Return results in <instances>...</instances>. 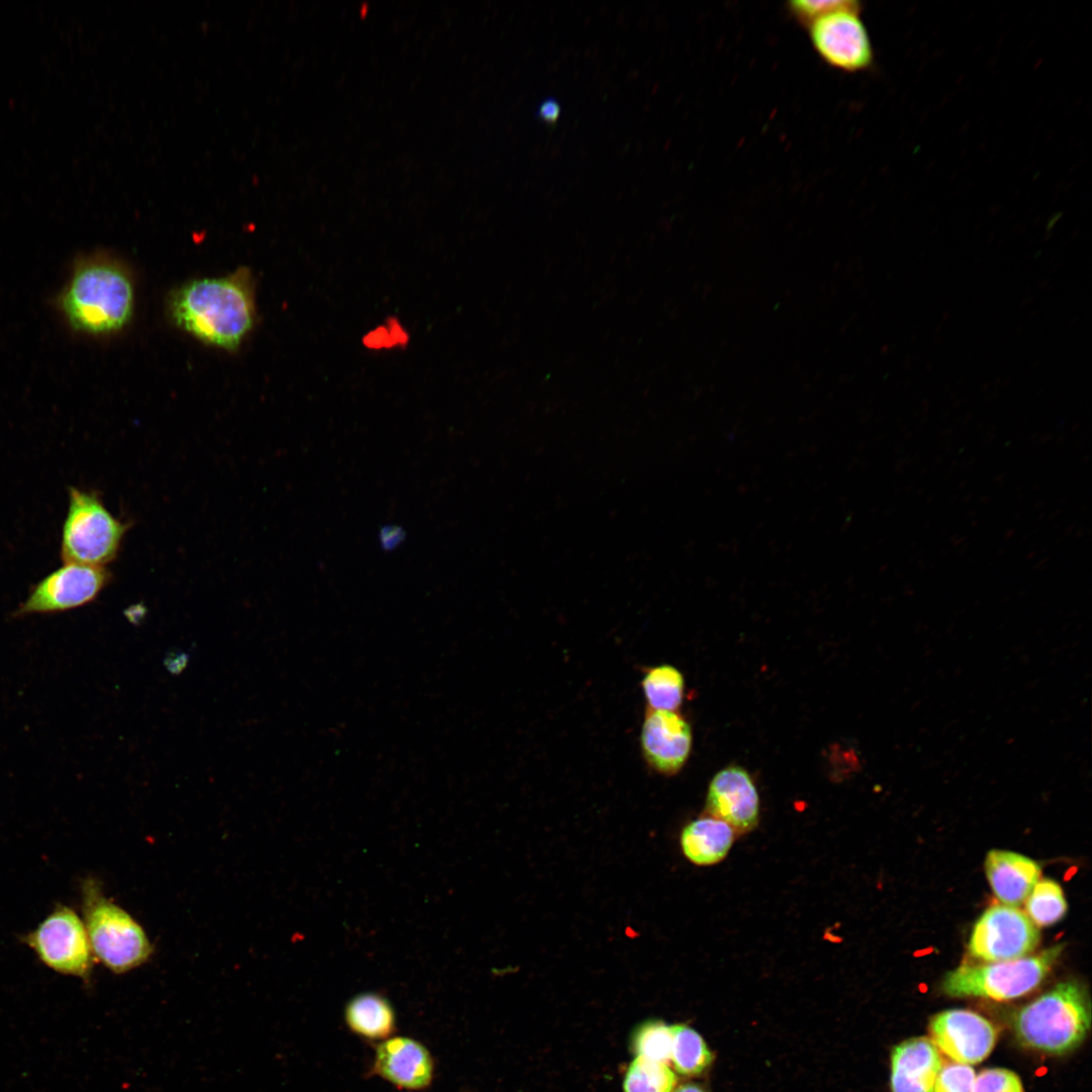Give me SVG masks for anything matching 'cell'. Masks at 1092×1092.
Instances as JSON below:
<instances>
[{
  "label": "cell",
  "mask_w": 1092,
  "mask_h": 1092,
  "mask_svg": "<svg viewBox=\"0 0 1092 1092\" xmlns=\"http://www.w3.org/2000/svg\"><path fill=\"white\" fill-rule=\"evenodd\" d=\"M170 311L175 323L196 339L234 350L250 333L255 322V300L249 272L192 280L171 297Z\"/></svg>",
  "instance_id": "cell-1"
},
{
  "label": "cell",
  "mask_w": 1092,
  "mask_h": 1092,
  "mask_svg": "<svg viewBox=\"0 0 1092 1092\" xmlns=\"http://www.w3.org/2000/svg\"><path fill=\"white\" fill-rule=\"evenodd\" d=\"M134 289L127 270L107 258L79 262L59 297V308L75 332L106 336L132 316Z\"/></svg>",
  "instance_id": "cell-2"
},
{
  "label": "cell",
  "mask_w": 1092,
  "mask_h": 1092,
  "mask_svg": "<svg viewBox=\"0 0 1092 1092\" xmlns=\"http://www.w3.org/2000/svg\"><path fill=\"white\" fill-rule=\"evenodd\" d=\"M1090 1019L1085 988L1076 981H1066L1017 1010L1012 1017V1029L1026 1048L1064 1055L1084 1040Z\"/></svg>",
  "instance_id": "cell-3"
},
{
  "label": "cell",
  "mask_w": 1092,
  "mask_h": 1092,
  "mask_svg": "<svg viewBox=\"0 0 1092 1092\" xmlns=\"http://www.w3.org/2000/svg\"><path fill=\"white\" fill-rule=\"evenodd\" d=\"M83 913L93 956L111 972L124 974L152 957L154 947L143 927L104 897L93 880L83 886Z\"/></svg>",
  "instance_id": "cell-4"
},
{
  "label": "cell",
  "mask_w": 1092,
  "mask_h": 1092,
  "mask_svg": "<svg viewBox=\"0 0 1092 1092\" xmlns=\"http://www.w3.org/2000/svg\"><path fill=\"white\" fill-rule=\"evenodd\" d=\"M1064 950L1059 943L1035 956L980 965H962L948 972L942 991L951 997H980L1005 1001L1024 996L1037 988L1058 963Z\"/></svg>",
  "instance_id": "cell-5"
},
{
  "label": "cell",
  "mask_w": 1092,
  "mask_h": 1092,
  "mask_svg": "<svg viewBox=\"0 0 1092 1092\" xmlns=\"http://www.w3.org/2000/svg\"><path fill=\"white\" fill-rule=\"evenodd\" d=\"M129 527L107 510L96 492L70 487L62 558L66 563L103 566L116 558Z\"/></svg>",
  "instance_id": "cell-6"
},
{
  "label": "cell",
  "mask_w": 1092,
  "mask_h": 1092,
  "mask_svg": "<svg viewBox=\"0 0 1092 1092\" xmlns=\"http://www.w3.org/2000/svg\"><path fill=\"white\" fill-rule=\"evenodd\" d=\"M861 12V2L852 0L848 6L805 27L813 50L827 66L844 73L864 72L873 67L874 47Z\"/></svg>",
  "instance_id": "cell-7"
},
{
  "label": "cell",
  "mask_w": 1092,
  "mask_h": 1092,
  "mask_svg": "<svg viewBox=\"0 0 1092 1092\" xmlns=\"http://www.w3.org/2000/svg\"><path fill=\"white\" fill-rule=\"evenodd\" d=\"M25 942L52 970L90 979L93 952L84 921L71 908L60 905L30 933Z\"/></svg>",
  "instance_id": "cell-8"
},
{
  "label": "cell",
  "mask_w": 1092,
  "mask_h": 1092,
  "mask_svg": "<svg viewBox=\"0 0 1092 1092\" xmlns=\"http://www.w3.org/2000/svg\"><path fill=\"white\" fill-rule=\"evenodd\" d=\"M1040 939L1038 927L1015 906L996 904L976 921L968 944L972 958L996 963L1026 957Z\"/></svg>",
  "instance_id": "cell-9"
},
{
  "label": "cell",
  "mask_w": 1092,
  "mask_h": 1092,
  "mask_svg": "<svg viewBox=\"0 0 1092 1092\" xmlns=\"http://www.w3.org/2000/svg\"><path fill=\"white\" fill-rule=\"evenodd\" d=\"M110 578L103 566L66 563L37 583L19 612H54L83 606L93 601Z\"/></svg>",
  "instance_id": "cell-10"
},
{
  "label": "cell",
  "mask_w": 1092,
  "mask_h": 1092,
  "mask_svg": "<svg viewBox=\"0 0 1092 1092\" xmlns=\"http://www.w3.org/2000/svg\"><path fill=\"white\" fill-rule=\"evenodd\" d=\"M932 1042L956 1063L978 1064L992 1052L997 1037L994 1025L966 1009H948L931 1018Z\"/></svg>",
  "instance_id": "cell-11"
},
{
  "label": "cell",
  "mask_w": 1092,
  "mask_h": 1092,
  "mask_svg": "<svg viewBox=\"0 0 1092 1092\" xmlns=\"http://www.w3.org/2000/svg\"><path fill=\"white\" fill-rule=\"evenodd\" d=\"M692 744L691 725L677 711H646L640 748L651 769L663 776L677 774L690 756Z\"/></svg>",
  "instance_id": "cell-12"
},
{
  "label": "cell",
  "mask_w": 1092,
  "mask_h": 1092,
  "mask_svg": "<svg viewBox=\"0 0 1092 1092\" xmlns=\"http://www.w3.org/2000/svg\"><path fill=\"white\" fill-rule=\"evenodd\" d=\"M706 808L736 834L751 831L759 819V797L748 771L738 765L719 770L709 785Z\"/></svg>",
  "instance_id": "cell-13"
},
{
  "label": "cell",
  "mask_w": 1092,
  "mask_h": 1092,
  "mask_svg": "<svg viewBox=\"0 0 1092 1092\" xmlns=\"http://www.w3.org/2000/svg\"><path fill=\"white\" fill-rule=\"evenodd\" d=\"M942 1061L927 1037H912L897 1044L891 1055L892 1092H934Z\"/></svg>",
  "instance_id": "cell-14"
},
{
  "label": "cell",
  "mask_w": 1092,
  "mask_h": 1092,
  "mask_svg": "<svg viewBox=\"0 0 1092 1092\" xmlns=\"http://www.w3.org/2000/svg\"><path fill=\"white\" fill-rule=\"evenodd\" d=\"M375 1071L392 1084L406 1089L428 1086L433 1077V1061L427 1049L408 1037H392L376 1050Z\"/></svg>",
  "instance_id": "cell-15"
},
{
  "label": "cell",
  "mask_w": 1092,
  "mask_h": 1092,
  "mask_svg": "<svg viewBox=\"0 0 1092 1092\" xmlns=\"http://www.w3.org/2000/svg\"><path fill=\"white\" fill-rule=\"evenodd\" d=\"M985 871L994 895L1009 906L1025 901L1041 873L1039 864L1030 857L1001 849L987 853Z\"/></svg>",
  "instance_id": "cell-16"
},
{
  "label": "cell",
  "mask_w": 1092,
  "mask_h": 1092,
  "mask_svg": "<svg viewBox=\"0 0 1092 1092\" xmlns=\"http://www.w3.org/2000/svg\"><path fill=\"white\" fill-rule=\"evenodd\" d=\"M736 833L724 821L711 815L685 826L679 843L685 856L697 866H713L728 854Z\"/></svg>",
  "instance_id": "cell-17"
},
{
  "label": "cell",
  "mask_w": 1092,
  "mask_h": 1092,
  "mask_svg": "<svg viewBox=\"0 0 1092 1092\" xmlns=\"http://www.w3.org/2000/svg\"><path fill=\"white\" fill-rule=\"evenodd\" d=\"M346 1021L351 1029L369 1038H382L394 1028V1013L389 1002L375 993L355 996L347 1004Z\"/></svg>",
  "instance_id": "cell-18"
},
{
  "label": "cell",
  "mask_w": 1092,
  "mask_h": 1092,
  "mask_svg": "<svg viewBox=\"0 0 1092 1092\" xmlns=\"http://www.w3.org/2000/svg\"><path fill=\"white\" fill-rule=\"evenodd\" d=\"M641 688L647 710L677 711L684 699L685 678L673 665L659 664L645 670Z\"/></svg>",
  "instance_id": "cell-19"
},
{
  "label": "cell",
  "mask_w": 1092,
  "mask_h": 1092,
  "mask_svg": "<svg viewBox=\"0 0 1092 1092\" xmlns=\"http://www.w3.org/2000/svg\"><path fill=\"white\" fill-rule=\"evenodd\" d=\"M671 1029L670 1060L675 1071L685 1076L705 1072L713 1062V1055L700 1033L686 1024L671 1025Z\"/></svg>",
  "instance_id": "cell-20"
},
{
  "label": "cell",
  "mask_w": 1092,
  "mask_h": 1092,
  "mask_svg": "<svg viewBox=\"0 0 1092 1092\" xmlns=\"http://www.w3.org/2000/svg\"><path fill=\"white\" fill-rule=\"evenodd\" d=\"M1067 908L1061 886L1051 879L1038 881L1025 899L1026 915L1037 927L1055 924L1065 916Z\"/></svg>",
  "instance_id": "cell-21"
},
{
  "label": "cell",
  "mask_w": 1092,
  "mask_h": 1092,
  "mask_svg": "<svg viewBox=\"0 0 1092 1092\" xmlns=\"http://www.w3.org/2000/svg\"><path fill=\"white\" fill-rule=\"evenodd\" d=\"M676 1077L666 1063L636 1057L624 1080V1092H671Z\"/></svg>",
  "instance_id": "cell-22"
},
{
  "label": "cell",
  "mask_w": 1092,
  "mask_h": 1092,
  "mask_svg": "<svg viewBox=\"0 0 1092 1092\" xmlns=\"http://www.w3.org/2000/svg\"><path fill=\"white\" fill-rule=\"evenodd\" d=\"M631 1046L637 1057L666 1063L670 1060L672 1029L661 1020H647L633 1032Z\"/></svg>",
  "instance_id": "cell-23"
},
{
  "label": "cell",
  "mask_w": 1092,
  "mask_h": 1092,
  "mask_svg": "<svg viewBox=\"0 0 1092 1092\" xmlns=\"http://www.w3.org/2000/svg\"><path fill=\"white\" fill-rule=\"evenodd\" d=\"M410 343V330L400 318L394 315L386 316L361 337L362 347L372 353L403 350Z\"/></svg>",
  "instance_id": "cell-24"
},
{
  "label": "cell",
  "mask_w": 1092,
  "mask_h": 1092,
  "mask_svg": "<svg viewBox=\"0 0 1092 1092\" xmlns=\"http://www.w3.org/2000/svg\"><path fill=\"white\" fill-rule=\"evenodd\" d=\"M852 0H795L786 4L789 15L806 27L815 19L848 6Z\"/></svg>",
  "instance_id": "cell-25"
},
{
  "label": "cell",
  "mask_w": 1092,
  "mask_h": 1092,
  "mask_svg": "<svg viewBox=\"0 0 1092 1092\" xmlns=\"http://www.w3.org/2000/svg\"><path fill=\"white\" fill-rule=\"evenodd\" d=\"M975 1071L970 1065L949 1063L941 1067L934 1092H973Z\"/></svg>",
  "instance_id": "cell-26"
},
{
  "label": "cell",
  "mask_w": 1092,
  "mask_h": 1092,
  "mask_svg": "<svg viewBox=\"0 0 1092 1092\" xmlns=\"http://www.w3.org/2000/svg\"><path fill=\"white\" fill-rule=\"evenodd\" d=\"M973 1092H1023L1018 1076L1012 1071L993 1068L983 1070L976 1078Z\"/></svg>",
  "instance_id": "cell-27"
},
{
  "label": "cell",
  "mask_w": 1092,
  "mask_h": 1092,
  "mask_svg": "<svg viewBox=\"0 0 1092 1092\" xmlns=\"http://www.w3.org/2000/svg\"><path fill=\"white\" fill-rule=\"evenodd\" d=\"M560 111L561 107L558 100L554 97H548L539 104L537 116L545 123L552 125L556 123Z\"/></svg>",
  "instance_id": "cell-28"
},
{
  "label": "cell",
  "mask_w": 1092,
  "mask_h": 1092,
  "mask_svg": "<svg viewBox=\"0 0 1092 1092\" xmlns=\"http://www.w3.org/2000/svg\"><path fill=\"white\" fill-rule=\"evenodd\" d=\"M402 532L398 528L388 527L381 531V542L385 548H392L402 539Z\"/></svg>",
  "instance_id": "cell-29"
},
{
  "label": "cell",
  "mask_w": 1092,
  "mask_h": 1092,
  "mask_svg": "<svg viewBox=\"0 0 1092 1092\" xmlns=\"http://www.w3.org/2000/svg\"><path fill=\"white\" fill-rule=\"evenodd\" d=\"M673 1092H707L702 1086L689 1083L676 1088Z\"/></svg>",
  "instance_id": "cell-30"
}]
</instances>
